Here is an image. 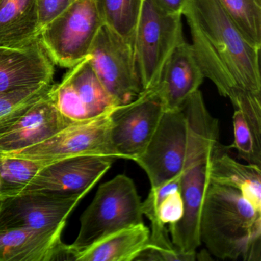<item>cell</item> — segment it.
<instances>
[{
    "mask_svg": "<svg viewBox=\"0 0 261 261\" xmlns=\"http://www.w3.org/2000/svg\"><path fill=\"white\" fill-rule=\"evenodd\" d=\"M80 222L75 241L68 245L73 260L106 237L143 224L142 201L134 181L126 175H118L100 185Z\"/></svg>",
    "mask_w": 261,
    "mask_h": 261,
    "instance_id": "4",
    "label": "cell"
},
{
    "mask_svg": "<svg viewBox=\"0 0 261 261\" xmlns=\"http://www.w3.org/2000/svg\"><path fill=\"white\" fill-rule=\"evenodd\" d=\"M204 77L241 111L261 140L260 48L252 45L218 0H188L182 11Z\"/></svg>",
    "mask_w": 261,
    "mask_h": 261,
    "instance_id": "1",
    "label": "cell"
},
{
    "mask_svg": "<svg viewBox=\"0 0 261 261\" xmlns=\"http://www.w3.org/2000/svg\"><path fill=\"white\" fill-rule=\"evenodd\" d=\"M233 143L226 149H235L238 156L248 164L261 168V142L256 140L241 111L234 110L233 116Z\"/></svg>",
    "mask_w": 261,
    "mask_h": 261,
    "instance_id": "26",
    "label": "cell"
},
{
    "mask_svg": "<svg viewBox=\"0 0 261 261\" xmlns=\"http://www.w3.org/2000/svg\"><path fill=\"white\" fill-rule=\"evenodd\" d=\"M165 111L158 86L116 107L110 115V137L117 159L135 162L147 147Z\"/></svg>",
    "mask_w": 261,
    "mask_h": 261,
    "instance_id": "9",
    "label": "cell"
},
{
    "mask_svg": "<svg viewBox=\"0 0 261 261\" xmlns=\"http://www.w3.org/2000/svg\"><path fill=\"white\" fill-rule=\"evenodd\" d=\"M44 166L40 162L0 155V200L20 193Z\"/></svg>",
    "mask_w": 261,
    "mask_h": 261,
    "instance_id": "24",
    "label": "cell"
},
{
    "mask_svg": "<svg viewBox=\"0 0 261 261\" xmlns=\"http://www.w3.org/2000/svg\"><path fill=\"white\" fill-rule=\"evenodd\" d=\"M245 39L261 48V0H218Z\"/></svg>",
    "mask_w": 261,
    "mask_h": 261,
    "instance_id": "25",
    "label": "cell"
},
{
    "mask_svg": "<svg viewBox=\"0 0 261 261\" xmlns=\"http://www.w3.org/2000/svg\"><path fill=\"white\" fill-rule=\"evenodd\" d=\"M102 22L134 46L143 0H94Z\"/></svg>",
    "mask_w": 261,
    "mask_h": 261,
    "instance_id": "22",
    "label": "cell"
},
{
    "mask_svg": "<svg viewBox=\"0 0 261 261\" xmlns=\"http://www.w3.org/2000/svg\"><path fill=\"white\" fill-rule=\"evenodd\" d=\"M204 79L192 45L185 41L168 59L157 85L166 111L179 109L189 97L199 90Z\"/></svg>",
    "mask_w": 261,
    "mask_h": 261,
    "instance_id": "16",
    "label": "cell"
},
{
    "mask_svg": "<svg viewBox=\"0 0 261 261\" xmlns=\"http://www.w3.org/2000/svg\"><path fill=\"white\" fill-rule=\"evenodd\" d=\"M215 149L192 163L181 173L180 189L184 208L182 216L175 224L168 226L172 244L192 260L196 258L197 249L201 244L200 219L206 191L210 183L209 164Z\"/></svg>",
    "mask_w": 261,
    "mask_h": 261,
    "instance_id": "12",
    "label": "cell"
},
{
    "mask_svg": "<svg viewBox=\"0 0 261 261\" xmlns=\"http://www.w3.org/2000/svg\"><path fill=\"white\" fill-rule=\"evenodd\" d=\"M160 9L170 14L182 15L188 0H153Z\"/></svg>",
    "mask_w": 261,
    "mask_h": 261,
    "instance_id": "28",
    "label": "cell"
},
{
    "mask_svg": "<svg viewBox=\"0 0 261 261\" xmlns=\"http://www.w3.org/2000/svg\"><path fill=\"white\" fill-rule=\"evenodd\" d=\"M103 24L94 0H75L42 30L39 40L53 64L71 68L88 57Z\"/></svg>",
    "mask_w": 261,
    "mask_h": 261,
    "instance_id": "6",
    "label": "cell"
},
{
    "mask_svg": "<svg viewBox=\"0 0 261 261\" xmlns=\"http://www.w3.org/2000/svg\"><path fill=\"white\" fill-rule=\"evenodd\" d=\"M73 122L58 111L51 91L0 134V155L37 144Z\"/></svg>",
    "mask_w": 261,
    "mask_h": 261,
    "instance_id": "13",
    "label": "cell"
},
{
    "mask_svg": "<svg viewBox=\"0 0 261 261\" xmlns=\"http://www.w3.org/2000/svg\"><path fill=\"white\" fill-rule=\"evenodd\" d=\"M40 33L36 0H0V47L25 48Z\"/></svg>",
    "mask_w": 261,
    "mask_h": 261,
    "instance_id": "18",
    "label": "cell"
},
{
    "mask_svg": "<svg viewBox=\"0 0 261 261\" xmlns=\"http://www.w3.org/2000/svg\"><path fill=\"white\" fill-rule=\"evenodd\" d=\"M111 112L73 122L37 144L2 155L27 159L45 164L79 155H103L118 160L110 137Z\"/></svg>",
    "mask_w": 261,
    "mask_h": 261,
    "instance_id": "8",
    "label": "cell"
},
{
    "mask_svg": "<svg viewBox=\"0 0 261 261\" xmlns=\"http://www.w3.org/2000/svg\"><path fill=\"white\" fill-rule=\"evenodd\" d=\"M219 144L218 120L207 111L198 90L179 109L165 111L147 147L135 162L146 172L151 188L158 187Z\"/></svg>",
    "mask_w": 261,
    "mask_h": 261,
    "instance_id": "2",
    "label": "cell"
},
{
    "mask_svg": "<svg viewBox=\"0 0 261 261\" xmlns=\"http://www.w3.org/2000/svg\"><path fill=\"white\" fill-rule=\"evenodd\" d=\"M209 180L210 183L237 189L255 208L261 211V168L238 163L221 144L211 158Z\"/></svg>",
    "mask_w": 261,
    "mask_h": 261,
    "instance_id": "17",
    "label": "cell"
},
{
    "mask_svg": "<svg viewBox=\"0 0 261 261\" xmlns=\"http://www.w3.org/2000/svg\"><path fill=\"white\" fill-rule=\"evenodd\" d=\"M86 195L34 192L1 199L0 231L65 227L68 216Z\"/></svg>",
    "mask_w": 261,
    "mask_h": 261,
    "instance_id": "10",
    "label": "cell"
},
{
    "mask_svg": "<svg viewBox=\"0 0 261 261\" xmlns=\"http://www.w3.org/2000/svg\"><path fill=\"white\" fill-rule=\"evenodd\" d=\"M115 160L103 155H79L46 163L19 194H88Z\"/></svg>",
    "mask_w": 261,
    "mask_h": 261,
    "instance_id": "11",
    "label": "cell"
},
{
    "mask_svg": "<svg viewBox=\"0 0 261 261\" xmlns=\"http://www.w3.org/2000/svg\"><path fill=\"white\" fill-rule=\"evenodd\" d=\"M181 175L151 188L147 198L142 202L143 215L151 226L170 225L179 221L183 214V200L180 189Z\"/></svg>",
    "mask_w": 261,
    "mask_h": 261,
    "instance_id": "21",
    "label": "cell"
},
{
    "mask_svg": "<svg viewBox=\"0 0 261 261\" xmlns=\"http://www.w3.org/2000/svg\"><path fill=\"white\" fill-rule=\"evenodd\" d=\"M150 230L143 224L131 226L100 240L77 255V261H136L149 241Z\"/></svg>",
    "mask_w": 261,
    "mask_h": 261,
    "instance_id": "19",
    "label": "cell"
},
{
    "mask_svg": "<svg viewBox=\"0 0 261 261\" xmlns=\"http://www.w3.org/2000/svg\"><path fill=\"white\" fill-rule=\"evenodd\" d=\"M54 85L45 84L0 93V134L39 100L47 97Z\"/></svg>",
    "mask_w": 261,
    "mask_h": 261,
    "instance_id": "23",
    "label": "cell"
},
{
    "mask_svg": "<svg viewBox=\"0 0 261 261\" xmlns=\"http://www.w3.org/2000/svg\"><path fill=\"white\" fill-rule=\"evenodd\" d=\"M70 69L65 77L77 93L89 118L111 112L117 107L93 69L88 56Z\"/></svg>",
    "mask_w": 261,
    "mask_h": 261,
    "instance_id": "20",
    "label": "cell"
},
{
    "mask_svg": "<svg viewBox=\"0 0 261 261\" xmlns=\"http://www.w3.org/2000/svg\"><path fill=\"white\" fill-rule=\"evenodd\" d=\"M199 234L201 242L218 259L261 260V211L233 188L209 183Z\"/></svg>",
    "mask_w": 261,
    "mask_h": 261,
    "instance_id": "3",
    "label": "cell"
},
{
    "mask_svg": "<svg viewBox=\"0 0 261 261\" xmlns=\"http://www.w3.org/2000/svg\"><path fill=\"white\" fill-rule=\"evenodd\" d=\"M75 0H36L41 32L60 16Z\"/></svg>",
    "mask_w": 261,
    "mask_h": 261,
    "instance_id": "27",
    "label": "cell"
},
{
    "mask_svg": "<svg viewBox=\"0 0 261 261\" xmlns=\"http://www.w3.org/2000/svg\"><path fill=\"white\" fill-rule=\"evenodd\" d=\"M89 62L116 106L130 103L143 92L134 46L103 24L88 54Z\"/></svg>",
    "mask_w": 261,
    "mask_h": 261,
    "instance_id": "7",
    "label": "cell"
},
{
    "mask_svg": "<svg viewBox=\"0 0 261 261\" xmlns=\"http://www.w3.org/2000/svg\"><path fill=\"white\" fill-rule=\"evenodd\" d=\"M64 228L20 227L0 231V261L71 259L68 245L62 241Z\"/></svg>",
    "mask_w": 261,
    "mask_h": 261,
    "instance_id": "15",
    "label": "cell"
},
{
    "mask_svg": "<svg viewBox=\"0 0 261 261\" xmlns=\"http://www.w3.org/2000/svg\"><path fill=\"white\" fill-rule=\"evenodd\" d=\"M181 16L163 11L153 0H143L134 40L136 69L143 91L158 85L168 59L185 42Z\"/></svg>",
    "mask_w": 261,
    "mask_h": 261,
    "instance_id": "5",
    "label": "cell"
},
{
    "mask_svg": "<svg viewBox=\"0 0 261 261\" xmlns=\"http://www.w3.org/2000/svg\"><path fill=\"white\" fill-rule=\"evenodd\" d=\"M54 64L40 40L22 48L0 47V93L51 84Z\"/></svg>",
    "mask_w": 261,
    "mask_h": 261,
    "instance_id": "14",
    "label": "cell"
}]
</instances>
